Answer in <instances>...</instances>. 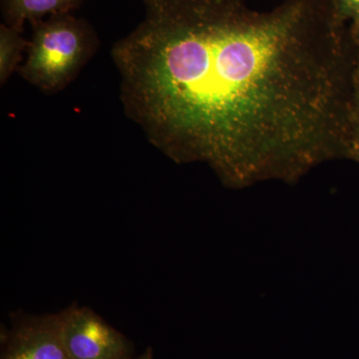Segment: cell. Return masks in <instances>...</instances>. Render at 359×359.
<instances>
[{
    "mask_svg": "<svg viewBox=\"0 0 359 359\" xmlns=\"http://www.w3.org/2000/svg\"><path fill=\"white\" fill-rule=\"evenodd\" d=\"M116 42L125 113L177 163L229 186L294 180L341 151L335 0H157Z\"/></svg>",
    "mask_w": 359,
    "mask_h": 359,
    "instance_id": "obj_1",
    "label": "cell"
},
{
    "mask_svg": "<svg viewBox=\"0 0 359 359\" xmlns=\"http://www.w3.org/2000/svg\"><path fill=\"white\" fill-rule=\"evenodd\" d=\"M32 25V40L18 73L42 92L58 93L93 57L98 37L86 20L71 13L48 16Z\"/></svg>",
    "mask_w": 359,
    "mask_h": 359,
    "instance_id": "obj_2",
    "label": "cell"
},
{
    "mask_svg": "<svg viewBox=\"0 0 359 359\" xmlns=\"http://www.w3.org/2000/svg\"><path fill=\"white\" fill-rule=\"evenodd\" d=\"M59 330L71 359H130L128 339L86 306L72 304L57 313Z\"/></svg>",
    "mask_w": 359,
    "mask_h": 359,
    "instance_id": "obj_3",
    "label": "cell"
},
{
    "mask_svg": "<svg viewBox=\"0 0 359 359\" xmlns=\"http://www.w3.org/2000/svg\"><path fill=\"white\" fill-rule=\"evenodd\" d=\"M1 359H71L66 351L57 313L25 316L1 335Z\"/></svg>",
    "mask_w": 359,
    "mask_h": 359,
    "instance_id": "obj_4",
    "label": "cell"
},
{
    "mask_svg": "<svg viewBox=\"0 0 359 359\" xmlns=\"http://www.w3.org/2000/svg\"><path fill=\"white\" fill-rule=\"evenodd\" d=\"M82 0H1L4 25L23 32L26 21L33 25L48 16L71 13Z\"/></svg>",
    "mask_w": 359,
    "mask_h": 359,
    "instance_id": "obj_5",
    "label": "cell"
},
{
    "mask_svg": "<svg viewBox=\"0 0 359 359\" xmlns=\"http://www.w3.org/2000/svg\"><path fill=\"white\" fill-rule=\"evenodd\" d=\"M29 41L22 32L2 23L0 25V84L4 86L9 78L20 67L21 56Z\"/></svg>",
    "mask_w": 359,
    "mask_h": 359,
    "instance_id": "obj_6",
    "label": "cell"
},
{
    "mask_svg": "<svg viewBox=\"0 0 359 359\" xmlns=\"http://www.w3.org/2000/svg\"><path fill=\"white\" fill-rule=\"evenodd\" d=\"M339 14L356 13L359 15V0H335Z\"/></svg>",
    "mask_w": 359,
    "mask_h": 359,
    "instance_id": "obj_7",
    "label": "cell"
},
{
    "mask_svg": "<svg viewBox=\"0 0 359 359\" xmlns=\"http://www.w3.org/2000/svg\"><path fill=\"white\" fill-rule=\"evenodd\" d=\"M130 359H153L152 348H150V347H149V348L146 349V351H144V353H142L140 356H138V358H132Z\"/></svg>",
    "mask_w": 359,
    "mask_h": 359,
    "instance_id": "obj_8",
    "label": "cell"
},
{
    "mask_svg": "<svg viewBox=\"0 0 359 359\" xmlns=\"http://www.w3.org/2000/svg\"><path fill=\"white\" fill-rule=\"evenodd\" d=\"M144 4H148V2L157 1V0H143Z\"/></svg>",
    "mask_w": 359,
    "mask_h": 359,
    "instance_id": "obj_9",
    "label": "cell"
}]
</instances>
